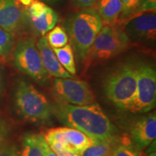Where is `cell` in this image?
Here are the masks:
<instances>
[{
    "label": "cell",
    "instance_id": "obj_1",
    "mask_svg": "<svg viewBox=\"0 0 156 156\" xmlns=\"http://www.w3.org/2000/svg\"><path fill=\"white\" fill-rule=\"evenodd\" d=\"M54 110L62 123L83 132L94 142L116 136V127L98 103L86 106L60 103Z\"/></svg>",
    "mask_w": 156,
    "mask_h": 156
},
{
    "label": "cell",
    "instance_id": "obj_2",
    "mask_svg": "<svg viewBox=\"0 0 156 156\" xmlns=\"http://www.w3.org/2000/svg\"><path fill=\"white\" fill-rule=\"evenodd\" d=\"M103 26L95 9H84L72 15L64 27L77 58L85 60L90 47Z\"/></svg>",
    "mask_w": 156,
    "mask_h": 156
},
{
    "label": "cell",
    "instance_id": "obj_3",
    "mask_svg": "<svg viewBox=\"0 0 156 156\" xmlns=\"http://www.w3.org/2000/svg\"><path fill=\"white\" fill-rule=\"evenodd\" d=\"M137 67L124 64L113 70L105 78L103 89L106 96L117 108L129 111L136 94Z\"/></svg>",
    "mask_w": 156,
    "mask_h": 156
},
{
    "label": "cell",
    "instance_id": "obj_4",
    "mask_svg": "<svg viewBox=\"0 0 156 156\" xmlns=\"http://www.w3.org/2000/svg\"><path fill=\"white\" fill-rule=\"evenodd\" d=\"M17 112L25 119L34 122H48L54 108L47 98L32 84L20 81L15 95Z\"/></svg>",
    "mask_w": 156,
    "mask_h": 156
},
{
    "label": "cell",
    "instance_id": "obj_5",
    "mask_svg": "<svg viewBox=\"0 0 156 156\" xmlns=\"http://www.w3.org/2000/svg\"><path fill=\"white\" fill-rule=\"evenodd\" d=\"M130 40L123 28L115 25H103L90 47L84 61H105L124 51Z\"/></svg>",
    "mask_w": 156,
    "mask_h": 156
},
{
    "label": "cell",
    "instance_id": "obj_6",
    "mask_svg": "<svg viewBox=\"0 0 156 156\" xmlns=\"http://www.w3.org/2000/svg\"><path fill=\"white\" fill-rule=\"evenodd\" d=\"M15 66L41 85H46L49 75L42 64L36 44L31 38H26L17 44L14 52Z\"/></svg>",
    "mask_w": 156,
    "mask_h": 156
},
{
    "label": "cell",
    "instance_id": "obj_7",
    "mask_svg": "<svg viewBox=\"0 0 156 156\" xmlns=\"http://www.w3.org/2000/svg\"><path fill=\"white\" fill-rule=\"evenodd\" d=\"M156 101V72L151 65L137 67V84L134 98L128 112L144 114L153 110Z\"/></svg>",
    "mask_w": 156,
    "mask_h": 156
},
{
    "label": "cell",
    "instance_id": "obj_8",
    "mask_svg": "<svg viewBox=\"0 0 156 156\" xmlns=\"http://www.w3.org/2000/svg\"><path fill=\"white\" fill-rule=\"evenodd\" d=\"M52 93L61 104L86 106L95 101V95L88 83L73 78H56Z\"/></svg>",
    "mask_w": 156,
    "mask_h": 156
},
{
    "label": "cell",
    "instance_id": "obj_9",
    "mask_svg": "<svg viewBox=\"0 0 156 156\" xmlns=\"http://www.w3.org/2000/svg\"><path fill=\"white\" fill-rule=\"evenodd\" d=\"M124 30L129 40L153 42L156 39L155 12L136 15L126 21Z\"/></svg>",
    "mask_w": 156,
    "mask_h": 156
},
{
    "label": "cell",
    "instance_id": "obj_10",
    "mask_svg": "<svg viewBox=\"0 0 156 156\" xmlns=\"http://www.w3.org/2000/svg\"><path fill=\"white\" fill-rule=\"evenodd\" d=\"M43 136L46 141L55 140L66 150L80 155L94 142L83 132L70 127L51 129Z\"/></svg>",
    "mask_w": 156,
    "mask_h": 156
},
{
    "label": "cell",
    "instance_id": "obj_11",
    "mask_svg": "<svg viewBox=\"0 0 156 156\" xmlns=\"http://www.w3.org/2000/svg\"><path fill=\"white\" fill-rule=\"evenodd\" d=\"M155 113L142 117L134 124L131 129V138L138 150L145 149L155 140Z\"/></svg>",
    "mask_w": 156,
    "mask_h": 156
},
{
    "label": "cell",
    "instance_id": "obj_12",
    "mask_svg": "<svg viewBox=\"0 0 156 156\" xmlns=\"http://www.w3.org/2000/svg\"><path fill=\"white\" fill-rule=\"evenodd\" d=\"M23 15L15 0H0V28L13 34L21 28Z\"/></svg>",
    "mask_w": 156,
    "mask_h": 156
},
{
    "label": "cell",
    "instance_id": "obj_13",
    "mask_svg": "<svg viewBox=\"0 0 156 156\" xmlns=\"http://www.w3.org/2000/svg\"><path fill=\"white\" fill-rule=\"evenodd\" d=\"M36 46L43 65L48 75L56 78H73V76L66 71L59 63L53 48L48 44L46 36L39 39Z\"/></svg>",
    "mask_w": 156,
    "mask_h": 156
},
{
    "label": "cell",
    "instance_id": "obj_14",
    "mask_svg": "<svg viewBox=\"0 0 156 156\" xmlns=\"http://www.w3.org/2000/svg\"><path fill=\"white\" fill-rule=\"evenodd\" d=\"M96 12L103 25H115L119 21L122 12L120 0H98Z\"/></svg>",
    "mask_w": 156,
    "mask_h": 156
},
{
    "label": "cell",
    "instance_id": "obj_15",
    "mask_svg": "<svg viewBox=\"0 0 156 156\" xmlns=\"http://www.w3.org/2000/svg\"><path fill=\"white\" fill-rule=\"evenodd\" d=\"M58 21V14L50 7H48L46 12L40 17L30 20L31 25L34 30L42 36H44L48 31L53 29Z\"/></svg>",
    "mask_w": 156,
    "mask_h": 156
},
{
    "label": "cell",
    "instance_id": "obj_16",
    "mask_svg": "<svg viewBox=\"0 0 156 156\" xmlns=\"http://www.w3.org/2000/svg\"><path fill=\"white\" fill-rule=\"evenodd\" d=\"M53 51L64 69L71 75H75L77 69L75 60V52L72 45L67 44L63 47L53 48Z\"/></svg>",
    "mask_w": 156,
    "mask_h": 156
},
{
    "label": "cell",
    "instance_id": "obj_17",
    "mask_svg": "<svg viewBox=\"0 0 156 156\" xmlns=\"http://www.w3.org/2000/svg\"><path fill=\"white\" fill-rule=\"evenodd\" d=\"M119 140L115 136L112 139L93 142L80 154V156H110Z\"/></svg>",
    "mask_w": 156,
    "mask_h": 156
},
{
    "label": "cell",
    "instance_id": "obj_18",
    "mask_svg": "<svg viewBox=\"0 0 156 156\" xmlns=\"http://www.w3.org/2000/svg\"><path fill=\"white\" fill-rule=\"evenodd\" d=\"M41 134H27L23 138L20 156H44L41 145Z\"/></svg>",
    "mask_w": 156,
    "mask_h": 156
},
{
    "label": "cell",
    "instance_id": "obj_19",
    "mask_svg": "<svg viewBox=\"0 0 156 156\" xmlns=\"http://www.w3.org/2000/svg\"><path fill=\"white\" fill-rule=\"evenodd\" d=\"M46 34V40L52 48L63 47L69 41L67 32L62 26H55Z\"/></svg>",
    "mask_w": 156,
    "mask_h": 156
},
{
    "label": "cell",
    "instance_id": "obj_20",
    "mask_svg": "<svg viewBox=\"0 0 156 156\" xmlns=\"http://www.w3.org/2000/svg\"><path fill=\"white\" fill-rule=\"evenodd\" d=\"M122 3V12L119 23L126 22L129 19L140 14L143 0H120Z\"/></svg>",
    "mask_w": 156,
    "mask_h": 156
},
{
    "label": "cell",
    "instance_id": "obj_21",
    "mask_svg": "<svg viewBox=\"0 0 156 156\" xmlns=\"http://www.w3.org/2000/svg\"><path fill=\"white\" fill-rule=\"evenodd\" d=\"M110 156H140L138 151L130 145V141L124 138L119 141Z\"/></svg>",
    "mask_w": 156,
    "mask_h": 156
},
{
    "label": "cell",
    "instance_id": "obj_22",
    "mask_svg": "<svg viewBox=\"0 0 156 156\" xmlns=\"http://www.w3.org/2000/svg\"><path fill=\"white\" fill-rule=\"evenodd\" d=\"M14 41L12 35L0 28V56H5L10 51Z\"/></svg>",
    "mask_w": 156,
    "mask_h": 156
},
{
    "label": "cell",
    "instance_id": "obj_23",
    "mask_svg": "<svg viewBox=\"0 0 156 156\" xmlns=\"http://www.w3.org/2000/svg\"><path fill=\"white\" fill-rule=\"evenodd\" d=\"M0 156H19L16 146L13 144L3 143L0 145Z\"/></svg>",
    "mask_w": 156,
    "mask_h": 156
},
{
    "label": "cell",
    "instance_id": "obj_24",
    "mask_svg": "<svg viewBox=\"0 0 156 156\" xmlns=\"http://www.w3.org/2000/svg\"><path fill=\"white\" fill-rule=\"evenodd\" d=\"M98 0H71L73 7L77 9H87L92 7L97 3Z\"/></svg>",
    "mask_w": 156,
    "mask_h": 156
},
{
    "label": "cell",
    "instance_id": "obj_25",
    "mask_svg": "<svg viewBox=\"0 0 156 156\" xmlns=\"http://www.w3.org/2000/svg\"><path fill=\"white\" fill-rule=\"evenodd\" d=\"M156 0H143L142 4L140 14L147 12H155Z\"/></svg>",
    "mask_w": 156,
    "mask_h": 156
},
{
    "label": "cell",
    "instance_id": "obj_26",
    "mask_svg": "<svg viewBox=\"0 0 156 156\" xmlns=\"http://www.w3.org/2000/svg\"><path fill=\"white\" fill-rule=\"evenodd\" d=\"M9 134V128L5 122L0 119V145L5 143L6 138Z\"/></svg>",
    "mask_w": 156,
    "mask_h": 156
},
{
    "label": "cell",
    "instance_id": "obj_27",
    "mask_svg": "<svg viewBox=\"0 0 156 156\" xmlns=\"http://www.w3.org/2000/svg\"><path fill=\"white\" fill-rule=\"evenodd\" d=\"M41 147L43 152H44V156H58L57 154H56L51 149L42 134L41 136Z\"/></svg>",
    "mask_w": 156,
    "mask_h": 156
},
{
    "label": "cell",
    "instance_id": "obj_28",
    "mask_svg": "<svg viewBox=\"0 0 156 156\" xmlns=\"http://www.w3.org/2000/svg\"><path fill=\"white\" fill-rule=\"evenodd\" d=\"M56 154H57L58 156H80V155H77V154L73 153V152L67 151L66 149L58 151L57 153H56Z\"/></svg>",
    "mask_w": 156,
    "mask_h": 156
},
{
    "label": "cell",
    "instance_id": "obj_29",
    "mask_svg": "<svg viewBox=\"0 0 156 156\" xmlns=\"http://www.w3.org/2000/svg\"><path fill=\"white\" fill-rule=\"evenodd\" d=\"M3 77H2V74L1 69H0V95H1L2 92L3 90Z\"/></svg>",
    "mask_w": 156,
    "mask_h": 156
},
{
    "label": "cell",
    "instance_id": "obj_30",
    "mask_svg": "<svg viewBox=\"0 0 156 156\" xmlns=\"http://www.w3.org/2000/svg\"><path fill=\"white\" fill-rule=\"evenodd\" d=\"M44 2H46L48 3H54L58 1V0H44Z\"/></svg>",
    "mask_w": 156,
    "mask_h": 156
},
{
    "label": "cell",
    "instance_id": "obj_31",
    "mask_svg": "<svg viewBox=\"0 0 156 156\" xmlns=\"http://www.w3.org/2000/svg\"><path fill=\"white\" fill-rule=\"evenodd\" d=\"M148 156H155V152H154V153L153 152V153H152L151 155H148Z\"/></svg>",
    "mask_w": 156,
    "mask_h": 156
}]
</instances>
